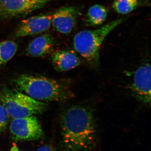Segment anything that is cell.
Wrapping results in <instances>:
<instances>
[{
	"instance_id": "cell-1",
	"label": "cell",
	"mask_w": 151,
	"mask_h": 151,
	"mask_svg": "<svg viewBox=\"0 0 151 151\" xmlns=\"http://www.w3.org/2000/svg\"><path fill=\"white\" fill-rule=\"evenodd\" d=\"M61 146L63 151H95L97 131L94 113L79 105L65 108L60 116Z\"/></svg>"
},
{
	"instance_id": "cell-2",
	"label": "cell",
	"mask_w": 151,
	"mask_h": 151,
	"mask_svg": "<svg viewBox=\"0 0 151 151\" xmlns=\"http://www.w3.org/2000/svg\"><path fill=\"white\" fill-rule=\"evenodd\" d=\"M12 82L17 90L39 102H63L74 97L73 92L64 84L41 76L21 74Z\"/></svg>"
},
{
	"instance_id": "cell-3",
	"label": "cell",
	"mask_w": 151,
	"mask_h": 151,
	"mask_svg": "<svg viewBox=\"0 0 151 151\" xmlns=\"http://www.w3.org/2000/svg\"><path fill=\"white\" fill-rule=\"evenodd\" d=\"M124 20V18L117 19L96 29L83 30L77 33L73 40L76 51L90 65L98 67L103 42L109 34Z\"/></svg>"
},
{
	"instance_id": "cell-4",
	"label": "cell",
	"mask_w": 151,
	"mask_h": 151,
	"mask_svg": "<svg viewBox=\"0 0 151 151\" xmlns=\"http://www.w3.org/2000/svg\"><path fill=\"white\" fill-rule=\"evenodd\" d=\"M0 101L13 119L41 114L47 108L45 103L37 101L16 89L6 87L0 91Z\"/></svg>"
},
{
	"instance_id": "cell-5",
	"label": "cell",
	"mask_w": 151,
	"mask_h": 151,
	"mask_svg": "<svg viewBox=\"0 0 151 151\" xmlns=\"http://www.w3.org/2000/svg\"><path fill=\"white\" fill-rule=\"evenodd\" d=\"M9 129L12 138L16 141L36 140L42 139L44 135L39 121L35 115L14 119Z\"/></svg>"
},
{
	"instance_id": "cell-6",
	"label": "cell",
	"mask_w": 151,
	"mask_h": 151,
	"mask_svg": "<svg viewBox=\"0 0 151 151\" xmlns=\"http://www.w3.org/2000/svg\"><path fill=\"white\" fill-rule=\"evenodd\" d=\"M52 0H0V19L27 15Z\"/></svg>"
},
{
	"instance_id": "cell-7",
	"label": "cell",
	"mask_w": 151,
	"mask_h": 151,
	"mask_svg": "<svg viewBox=\"0 0 151 151\" xmlns=\"http://www.w3.org/2000/svg\"><path fill=\"white\" fill-rule=\"evenodd\" d=\"M151 65L146 63L136 70L130 89L139 102L147 106L151 105Z\"/></svg>"
},
{
	"instance_id": "cell-8",
	"label": "cell",
	"mask_w": 151,
	"mask_h": 151,
	"mask_svg": "<svg viewBox=\"0 0 151 151\" xmlns=\"http://www.w3.org/2000/svg\"><path fill=\"white\" fill-rule=\"evenodd\" d=\"M80 12L71 6L60 8L52 14L51 25L58 32L68 34L74 28Z\"/></svg>"
},
{
	"instance_id": "cell-9",
	"label": "cell",
	"mask_w": 151,
	"mask_h": 151,
	"mask_svg": "<svg viewBox=\"0 0 151 151\" xmlns=\"http://www.w3.org/2000/svg\"><path fill=\"white\" fill-rule=\"evenodd\" d=\"M52 14L40 15L29 18L21 22L14 33L16 37L35 35L47 30L51 25Z\"/></svg>"
},
{
	"instance_id": "cell-10",
	"label": "cell",
	"mask_w": 151,
	"mask_h": 151,
	"mask_svg": "<svg viewBox=\"0 0 151 151\" xmlns=\"http://www.w3.org/2000/svg\"><path fill=\"white\" fill-rule=\"evenodd\" d=\"M51 60L55 69L59 72L72 70L82 64L81 59L72 50L55 52L52 55Z\"/></svg>"
},
{
	"instance_id": "cell-11",
	"label": "cell",
	"mask_w": 151,
	"mask_h": 151,
	"mask_svg": "<svg viewBox=\"0 0 151 151\" xmlns=\"http://www.w3.org/2000/svg\"><path fill=\"white\" fill-rule=\"evenodd\" d=\"M54 45V39L51 35H43L32 41L26 52L27 55L33 57H44L51 53Z\"/></svg>"
},
{
	"instance_id": "cell-12",
	"label": "cell",
	"mask_w": 151,
	"mask_h": 151,
	"mask_svg": "<svg viewBox=\"0 0 151 151\" xmlns=\"http://www.w3.org/2000/svg\"><path fill=\"white\" fill-rule=\"evenodd\" d=\"M108 13V9L105 6L94 5L88 9L84 19V24L87 26H99L105 21Z\"/></svg>"
},
{
	"instance_id": "cell-13",
	"label": "cell",
	"mask_w": 151,
	"mask_h": 151,
	"mask_svg": "<svg viewBox=\"0 0 151 151\" xmlns=\"http://www.w3.org/2000/svg\"><path fill=\"white\" fill-rule=\"evenodd\" d=\"M18 45L13 41L0 42V67L4 66L15 55Z\"/></svg>"
},
{
	"instance_id": "cell-14",
	"label": "cell",
	"mask_w": 151,
	"mask_h": 151,
	"mask_svg": "<svg viewBox=\"0 0 151 151\" xmlns=\"http://www.w3.org/2000/svg\"><path fill=\"white\" fill-rule=\"evenodd\" d=\"M141 4L139 0H115L112 7L117 13L125 15L135 10Z\"/></svg>"
},
{
	"instance_id": "cell-15",
	"label": "cell",
	"mask_w": 151,
	"mask_h": 151,
	"mask_svg": "<svg viewBox=\"0 0 151 151\" xmlns=\"http://www.w3.org/2000/svg\"><path fill=\"white\" fill-rule=\"evenodd\" d=\"M9 119V112L4 106L0 105V134L5 130Z\"/></svg>"
},
{
	"instance_id": "cell-16",
	"label": "cell",
	"mask_w": 151,
	"mask_h": 151,
	"mask_svg": "<svg viewBox=\"0 0 151 151\" xmlns=\"http://www.w3.org/2000/svg\"><path fill=\"white\" fill-rule=\"evenodd\" d=\"M36 151H56V150L52 145H46L40 147Z\"/></svg>"
},
{
	"instance_id": "cell-17",
	"label": "cell",
	"mask_w": 151,
	"mask_h": 151,
	"mask_svg": "<svg viewBox=\"0 0 151 151\" xmlns=\"http://www.w3.org/2000/svg\"><path fill=\"white\" fill-rule=\"evenodd\" d=\"M10 151H24L21 150L16 145L14 144L12 146V147L10 149Z\"/></svg>"
}]
</instances>
